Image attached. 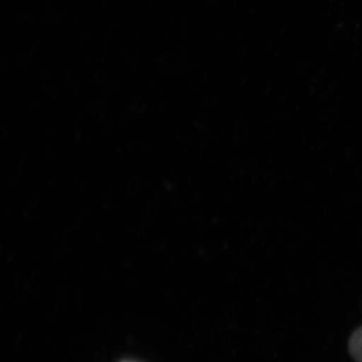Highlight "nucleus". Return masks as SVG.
Returning a JSON list of instances; mask_svg holds the SVG:
<instances>
[{"label": "nucleus", "mask_w": 362, "mask_h": 362, "mask_svg": "<svg viewBox=\"0 0 362 362\" xmlns=\"http://www.w3.org/2000/svg\"><path fill=\"white\" fill-rule=\"evenodd\" d=\"M349 352L358 362H362V327L354 332L349 341Z\"/></svg>", "instance_id": "1"}, {"label": "nucleus", "mask_w": 362, "mask_h": 362, "mask_svg": "<svg viewBox=\"0 0 362 362\" xmlns=\"http://www.w3.org/2000/svg\"><path fill=\"white\" fill-rule=\"evenodd\" d=\"M122 362H133V361H122Z\"/></svg>", "instance_id": "2"}]
</instances>
